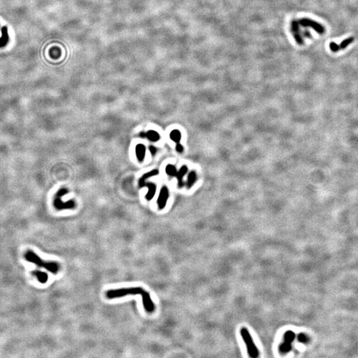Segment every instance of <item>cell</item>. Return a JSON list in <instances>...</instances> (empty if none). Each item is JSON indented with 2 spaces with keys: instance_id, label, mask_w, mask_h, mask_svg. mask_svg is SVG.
<instances>
[{
  "instance_id": "cell-21",
  "label": "cell",
  "mask_w": 358,
  "mask_h": 358,
  "mask_svg": "<svg viewBox=\"0 0 358 358\" xmlns=\"http://www.w3.org/2000/svg\"><path fill=\"white\" fill-rule=\"evenodd\" d=\"M139 137H141L142 138H145L146 137V134L144 132H141L139 133Z\"/></svg>"
},
{
  "instance_id": "cell-16",
  "label": "cell",
  "mask_w": 358,
  "mask_h": 358,
  "mask_svg": "<svg viewBox=\"0 0 358 358\" xmlns=\"http://www.w3.org/2000/svg\"><path fill=\"white\" fill-rule=\"evenodd\" d=\"M353 40H354V38H353V37H350L348 38H346V39H344L343 41L341 43L340 45H339V49H346L349 45L352 43L353 42Z\"/></svg>"
},
{
  "instance_id": "cell-7",
  "label": "cell",
  "mask_w": 358,
  "mask_h": 358,
  "mask_svg": "<svg viewBox=\"0 0 358 358\" xmlns=\"http://www.w3.org/2000/svg\"><path fill=\"white\" fill-rule=\"evenodd\" d=\"M54 205L56 209L58 210L72 209V208L75 207V203L73 200H70L67 202H62V200H60V196L58 195H57L55 200H54Z\"/></svg>"
},
{
  "instance_id": "cell-10",
  "label": "cell",
  "mask_w": 358,
  "mask_h": 358,
  "mask_svg": "<svg viewBox=\"0 0 358 358\" xmlns=\"http://www.w3.org/2000/svg\"><path fill=\"white\" fill-rule=\"evenodd\" d=\"M1 37L0 38V48H3L8 44L9 40V36L8 33V28L3 27L1 29Z\"/></svg>"
},
{
  "instance_id": "cell-14",
  "label": "cell",
  "mask_w": 358,
  "mask_h": 358,
  "mask_svg": "<svg viewBox=\"0 0 358 358\" xmlns=\"http://www.w3.org/2000/svg\"><path fill=\"white\" fill-rule=\"evenodd\" d=\"M196 174L194 171H191L189 173V176H188V180H187V187L188 188H191L193 184H194V182H195L196 181Z\"/></svg>"
},
{
  "instance_id": "cell-12",
  "label": "cell",
  "mask_w": 358,
  "mask_h": 358,
  "mask_svg": "<svg viewBox=\"0 0 358 358\" xmlns=\"http://www.w3.org/2000/svg\"><path fill=\"white\" fill-rule=\"evenodd\" d=\"M146 137L151 141L156 142L160 139V135L154 130H149L145 133Z\"/></svg>"
},
{
  "instance_id": "cell-20",
  "label": "cell",
  "mask_w": 358,
  "mask_h": 358,
  "mask_svg": "<svg viewBox=\"0 0 358 358\" xmlns=\"http://www.w3.org/2000/svg\"><path fill=\"white\" fill-rule=\"evenodd\" d=\"M149 151H150V152L151 153V155H155L156 153H157V149H156V147H155L153 145H150L149 147Z\"/></svg>"
},
{
  "instance_id": "cell-13",
  "label": "cell",
  "mask_w": 358,
  "mask_h": 358,
  "mask_svg": "<svg viewBox=\"0 0 358 358\" xmlns=\"http://www.w3.org/2000/svg\"><path fill=\"white\" fill-rule=\"evenodd\" d=\"M181 137H182L181 133L178 130H174L170 133V138L176 143L180 142Z\"/></svg>"
},
{
  "instance_id": "cell-17",
  "label": "cell",
  "mask_w": 358,
  "mask_h": 358,
  "mask_svg": "<svg viewBox=\"0 0 358 358\" xmlns=\"http://www.w3.org/2000/svg\"><path fill=\"white\" fill-rule=\"evenodd\" d=\"M158 174V170H157V169L153 170V171H149V172H148V173H145V174H143V175L141 176V178H140V179H141V180H146L148 178L151 177V176H153L157 175Z\"/></svg>"
},
{
  "instance_id": "cell-3",
  "label": "cell",
  "mask_w": 358,
  "mask_h": 358,
  "mask_svg": "<svg viewBox=\"0 0 358 358\" xmlns=\"http://www.w3.org/2000/svg\"><path fill=\"white\" fill-rule=\"evenodd\" d=\"M240 333H241L242 338H243L244 342L246 344L249 355L251 357H257L259 356V350H258L257 346H255L254 342H253L252 337H251L248 330L246 328H241Z\"/></svg>"
},
{
  "instance_id": "cell-9",
  "label": "cell",
  "mask_w": 358,
  "mask_h": 358,
  "mask_svg": "<svg viewBox=\"0 0 358 358\" xmlns=\"http://www.w3.org/2000/svg\"><path fill=\"white\" fill-rule=\"evenodd\" d=\"M187 171H188L187 167L185 166V165H184V166H182V167H181L180 169L179 170V171L177 172V174H176V177H177L178 187H180V188L182 187L183 186H184V182H183L182 179H183V177H184V176L186 174H187Z\"/></svg>"
},
{
  "instance_id": "cell-6",
  "label": "cell",
  "mask_w": 358,
  "mask_h": 358,
  "mask_svg": "<svg viewBox=\"0 0 358 358\" xmlns=\"http://www.w3.org/2000/svg\"><path fill=\"white\" fill-rule=\"evenodd\" d=\"M139 187H147L148 188V192L146 195V199L147 200H151L155 194L156 185L152 182H146L145 180L139 179Z\"/></svg>"
},
{
  "instance_id": "cell-4",
  "label": "cell",
  "mask_w": 358,
  "mask_h": 358,
  "mask_svg": "<svg viewBox=\"0 0 358 358\" xmlns=\"http://www.w3.org/2000/svg\"><path fill=\"white\" fill-rule=\"evenodd\" d=\"M297 22L298 23L299 25H300L301 26L304 27H311L315 31H316L317 33L320 34H322L324 33V28L320 24L313 21V20L307 19V18H304V19L297 20Z\"/></svg>"
},
{
  "instance_id": "cell-18",
  "label": "cell",
  "mask_w": 358,
  "mask_h": 358,
  "mask_svg": "<svg viewBox=\"0 0 358 358\" xmlns=\"http://www.w3.org/2000/svg\"><path fill=\"white\" fill-rule=\"evenodd\" d=\"M330 49L332 52H337L340 50V49H339V45H337L336 43H334V42L330 43Z\"/></svg>"
},
{
  "instance_id": "cell-1",
  "label": "cell",
  "mask_w": 358,
  "mask_h": 358,
  "mask_svg": "<svg viewBox=\"0 0 358 358\" xmlns=\"http://www.w3.org/2000/svg\"><path fill=\"white\" fill-rule=\"evenodd\" d=\"M137 294L141 296L143 305L145 311L148 313H153L155 310V305L151 298L150 294L142 287H135L111 289L106 293V297L109 299L123 297L128 295H137Z\"/></svg>"
},
{
  "instance_id": "cell-11",
  "label": "cell",
  "mask_w": 358,
  "mask_h": 358,
  "mask_svg": "<svg viewBox=\"0 0 358 358\" xmlns=\"http://www.w3.org/2000/svg\"><path fill=\"white\" fill-rule=\"evenodd\" d=\"M32 274L37 278L38 281L43 283V284L47 283V281H48L49 279L48 275H47L46 273H45V272H42V271H35L32 272Z\"/></svg>"
},
{
  "instance_id": "cell-8",
  "label": "cell",
  "mask_w": 358,
  "mask_h": 358,
  "mask_svg": "<svg viewBox=\"0 0 358 358\" xmlns=\"http://www.w3.org/2000/svg\"><path fill=\"white\" fill-rule=\"evenodd\" d=\"M135 153L137 159L139 160L140 162L143 161V160H144L145 157L146 153V149L144 145L138 144L135 147Z\"/></svg>"
},
{
  "instance_id": "cell-15",
  "label": "cell",
  "mask_w": 358,
  "mask_h": 358,
  "mask_svg": "<svg viewBox=\"0 0 358 358\" xmlns=\"http://www.w3.org/2000/svg\"><path fill=\"white\" fill-rule=\"evenodd\" d=\"M167 174L170 176H175L177 174L176 167L173 165H168L165 169Z\"/></svg>"
},
{
  "instance_id": "cell-19",
  "label": "cell",
  "mask_w": 358,
  "mask_h": 358,
  "mask_svg": "<svg viewBox=\"0 0 358 358\" xmlns=\"http://www.w3.org/2000/svg\"><path fill=\"white\" fill-rule=\"evenodd\" d=\"M183 149H184V148H183L182 145L179 143H177V144H176V150L177 151L178 153H182L183 151Z\"/></svg>"
},
{
  "instance_id": "cell-2",
  "label": "cell",
  "mask_w": 358,
  "mask_h": 358,
  "mask_svg": "<svg viewBox=\"0 0 358 358\" xmlns=\"http://www.w3.org/2000/svg\"><path fill=\"white\" fill-rule=\"evenodd\" d=\"M25 258L29 262L33 263L37 265L38 267H44L45 269H46L47 270H48L52 273L56 274L59 271L60 266L57 263L53 261H45L32 251H27L25 254Z\"/></svg>"
},
{
  "instance_id": "cell-5",
  "label": "cell",
  "mask_w": 358,
  "mask_h": 358,
  "mask_svg": "<svg viewBox=\"0 0 358 358\" xmlns=\"http://www.w3.org/2000/svg\"><path fill=\"white\" fill-rule=\"evenodd\" d=\"M169 198V190L167 187H163L160 191L158 196L157 204L159 210H163L167 204V202Z\"/></svg>"
}]
</instances>
